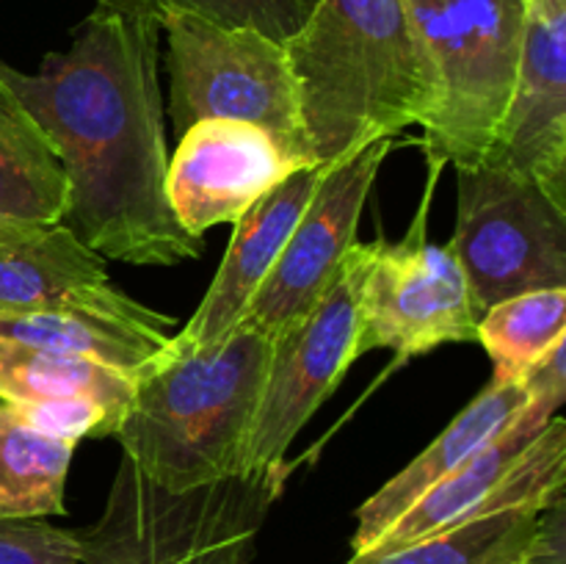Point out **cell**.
I'll use <instances>...</instances> for the list:
<instances>
[{
    "instance_id": "1",
    "label": "cell",
    "mask_w": 566,
    "mask_h": 564,
    "mask_svg": "<svg viewBox=\"0 0 566 564\" xmlns=\"http://www.w3.org/2000/svg\"><path fill=\"white\" fill-rule=\"evenodd\" d=\"M158 17L94 6L64 53L33 75L0 61V81L42 125L70 177L61 224L103 260L177 265L205 241L182 230L166 197Z\"/></svg>"
},
{
    "instance_id": "2",
    "label": "cell",
    "mask_w": 566,
    "mask_h": 564,
    "mask_svg": "<svg viewBox=\"0 0 566 564\" xmlns=\"http://www.w3.org/2000/svg\"><path fill=\"white\" fill-rule=\"evenodd\" d=\"M285 53L318 166L420 125L440 100L407 0H315Z\"/></svg>"
},
{
    "instance_id": "3",
    "label": "cell",
    "mask_w": 566,
    "mask_h": 564,
    "mask_svg": "<svg viewBox=\"0 0 566 564\" xmlns=\"http://www.w3.org/2000/svg\"><path fill=\"white\" fill-rule=\"evenodd\" d=\"M274 337L238 324L221 343L180 348L136 379V393L114 431L122 453L171 492L241 476Z\"/></svg>"
},
{
    "instance_id": "4",
    "label": "cell",
    "mask_w": 566,
    "mask_h": 564,
    "mask_svg": "<svg viewBox=\"0 0 566 564\" xmlns=\"http://www.w3.org/2000/svg\"><path fill=\"white\" fill-rule=\"evenodd\" d=\"M285 468L171 492L122 453L103 514L77 531L81 564H252Z\"/></svg>"
},
{
    "instance_id": "5",
    "label": "cell",
    "mask_w": 566,
    "mask_h": 564,
    "mask_svg": "<svg viewBox=\"0 0 566 564\" xmlns=\"http://www.w3.org/2000/svg\"><path fill=\"white\" fill-rule=\"evenodd\" d=\"M434 61L440 100L420 122L426 158L479 166L512 100L528 0H407Z\"/></svg>"
},
{
    "instance_id": "6",
    "label": "cell",
    "mask_w": 566,
    "mask_h": 564,
    "mask_svg": "<svg viewBox=\"0 0 566 564\" xmlns=\"http://www.w3.org/2000/svg\"><path fill=\"white\" fill-rule=\"evenodd\" d=\"M160 31L169 39V119L177 138L197 122H247L269 133L302 166H318L302 125L285 44L177 6L160 11Z\"/></svg>"
},
{
    "instance_id": "7",
    "label": "cell",
    "mask_w": 566,
    "mask_h": 564,
    "mask_svg": "<svg viewBox=\"0 0 566 564\" xmlns=\"http://www.w3.org/2000/svg\"><path fill=\"white\" fill-rule=\"evenodd\" d=\"M448 252L475 310L542 288H566V210L531 177L492 164L457 169V227Z\"/></svg>"
},
{
    "instance_id": "8",
    "label": "cell",
    "mask_w": 566,
    "mask_h": 564,
    "mask_svg": "<svg viewBox=\"0 0 566 564\" xmlns=\"http://www.w3.org/2000/svg\"><path fill=\"white\" fill-rule=\"evenodd\" d=\"M379 241L354 243L324 296L274 335L241 473L285 468V453L359 357V304Z\"/></svg>"
},
{
    "instance_id": "9",
    "label": "cell",
    "mask_w": 566,
    "mask_h": 564,
    "mask_svg": "<svg viewBox=\"0 0 566 564\" xmlns=\"http://www.w3.org/2000/svg\"><path fill=\"white\" fill-rule=\"evenodd\" d=\"M429 160V182L412 227L398 243L379 241L359 304L357 352L390 348L398 359L434 352L442 343L479 341V310L470 296L462 265L446 247L429 243V205L440 169Z\"/></svg>"
},
{
    "instance_id": "10",
    "label": "cell",
    "mask_w": 566,
    "mask_h": 564,
    "mask_svg": "<svg viewBox=\"0 0 566 564\" xmlns=\"http://www.w3.org/2000/svg\"><path fill=\"white\" fill-rule=\"evenodd\" d=\"M398 144L407 142H398L396 136L379 138L326 166L313 199L293 227L274 269L254 293L241 324L274 337L324 296L357 243L370 188L385 158Z\"/></svg>"
},
{
    "instance_id": "11",
    "label": "cell",
    "mask_w": 566,
    "mask_h": 564,
    "mask_svg": "<svg viewBox=\"0 0 566 564\" xmlns=\"http://www.w3.org/2000/svg\"><path fill=\"white\" fill-rule=\"evenodd\" d=\"M481 164L531 177L566 210V0H528L517 81Z\"/></svg>"
},
{
    "instance_id": "12",
    "label": "cell",
    "mask_w": 566,
    "mask_h": 564,
    "mask_svg": "<svg viewBox=\"0 0 566 564\" xmlns=\"http://www.w3.org/2000/svg\"><path fill=\"white\" fill-rule=\"evenodd\" d=\"M66 310L169 332L175 318L155 313L111 282L105 260L64 224L0 221V313Z\"/></svg>"
},
{
    "instance_id": "13",
    "label": "cell",
    "mask_w": 566,
    "mask_h": 564,
    "mask_svg": "<svg viewBox=\"0 0 566 564\" xmlns=\"http://www.w3.org/2000/svg\"><path fill=\"white\" fill-rule=\"evenodd\" d=\"M304 169L280 144L247 122H197L180 136L166 171V197L182 230L202 238L235 224L263 194Z\"/></svg>"
},
{
    "instance_id": "14",
    "label": "cell",
    "mask_w": 566,
    "mask_h": 564,
    "mask_svg": "<svg viewBox=\"0 0 566 564\" xmlns=\"http://www.w3.org/2000/svg\"><path fill=\"white\" fill-rule=\"evenodd\" d=\"M136 393V376L72 354L0 343V401L44 431L70 440L114 437Z\"/></svg>"
},
{
    "instance_id": "15",
    "label": "cell",
    "mask_w": 566,
    "mask_h": 564,
    "mask_svg": "<svg viewBox=\"0 0 566 564\" xmlns=\"http://www.w3.org/2000/svg\"><path fill=\"white\" fill-rule=\"evenodd\" d=\"M326 166H304L276 182L232 224L230 247L199 302L175 337L180 348H208L224 341L243 321L254 293L274 269L293 227L313 199Z\"/></svg>"
},
{
    "instance_id": "16",
    "label": "cell",
    "mask_w": 566,
    "mask_h": 564,
    "mask_svg": "<svg viewBox=\"0 0 566 564\" xmlns=\"http://www.w3.org/2000/svg\"><path fill=\"white\" fill-rule=\"evenodd\" d=\"M528 390L523 382L492 379L457 418L448 424L440 437H434L423 453L412 459L401 473L392 476L379 492L357 509V531L352 536L354 556L370 551L381 534L415 506L431 487L453 473L459 464L490 446L509 424L520 418L528 407Z\"/></svg>"
},
{
    "instance_id": "17",
    "label": "cell",
    "mask_w": 566,
    "mask_h": 564,
    "mask_svg": "<svg viewBox=\"0 0 566 564\" xmlns=\"http://www.w3.org/2000/svg\"><path fill=\"white\" fill-rule=\"evenodd\" d=\"M70 177L31 111L0 81V221L61 224Z\"/></svg>"
},
{
    "instance_id": "18",
    "label": "cell",
    "mask_w": 566,
    "mask_h": 564,
    "mask_svg": "<svg viewBox=\"0 0 566 564\" xmlns=\"http://www.w3.org/2000/svg\"><path fill=\"white\" fill-rule=\"evenodd\" d=\"M0 343L97 359L138 379L164 357L171 335L88 313L39 310V313H0Z\"/></svg>"
},
{
    "instance_id": "19",
    "label": "cell",
    "mask_w": 566,
    "mask_h": 564,
    "mask_svg": "<svg viewBox=\"0 0 566 564\" xmlns=\"http://www.w3.org/2000/svg\"><path fill=\"white\" fill-rule=\"evenodd\" d=\"M75 440L44 431L20 407L0 401V520L64 514Z\"/></svg>"
},
{
    "instance_id": "20",
    "label": "cell",
    "mask_w": 566,
    "mask_h": 564,
    "mask_svg": "<svg viewBox=\"0 0 566 564\" xmlns=\"http://www.w3.org/2000/svg\"><path fill=\"white\" fill-rule=\"evenodd\" d=\"M542 506H512L470 518L387 553L352 556L346 564H523Z\"/></svg>"
},
{
    "instance_id": "21",
    "label": "cell",
    "mask_w": 566,
    "mask_h": 564,
    "mask_svg": "<svg viewBox=\"0 0 566 564\" xmlns=\"http://www.w3.org/2000/svg\"><path fill=\"white\" fill-rule=\"evenodd\" d=\"M564 337L566 288L520 293L479 318V343L495 363V382H520Z\"/></svg>"
},
{
    "instance_id": "22",
    "label": "cell",
    "mask_w": 566,
    "mask_h": 564,
    "mask_svg": "<svg viewBox=\"0 0 566 564\" xmlns=\"http://www.w3.org/2000/svg\"><path fill=\"white\" fill-rule=\"evenodd\" d=\"M169 6L230 28H252L285 44L313 14L315 0H169Z\"/></svg>"
},
{
    "instance_id": "23",
    "label": "cell",
    "mask_w": 566,
    "mask_h": 564,
    "mask_svg": "<svg viewBox=\"0 0 566 564\" xmlns=\"http://www.w3.org/2000/svg\"><path fill=\"white\" fill-rule=\"evenodd\" d=\"M0 564H81L77 531L44 520H0Z\"/></svg>"
},
{
    "instance_id": "24",
    "label": "cell",
    "mask_w": 566,
    "mask_h": 564,
    "mask_svg": "<svg viewBox=\"0 0 566 564\" xmlns=\"http://www.w3.org/2000/svg\"><path fill=\"white\" fill-rule=\"evenodd\" d=\"M523 564H566V498L556 492L536 518L534 540Z\"/></svg>"
},
{
    "instance_id": "25",
    "label": "cell",
    "mask_w": 566,
    "mask_h": 564,
    "mask_svg": "<svg viewBox=\"0 0 566 564\" xmlns=\"http://www.w3.org/2000/svg\"><path fill=\"white\" fill-rule=\"evenodd\" d=\"M520 382L528 390L531 401H547L562 409L566 401V337L556 343Z\"/></svg>"
},
{
    "instance_id": "26",
    "label": "cell",
    "mask_w": 566,
    "mask_h": 564,
    "mask_svg": "<svg viewBox=\"0 0 566 564\" xmlns=\"http://www.w3.org/2000/svg\"><path fill=\"white\" fill-rule=\"evenodd\" d=\"M103 9H114L122 11V14H147V17H158L160 22V11L169 6V0H94Z\"/></svg>"
}]
</instances>
